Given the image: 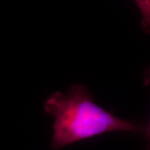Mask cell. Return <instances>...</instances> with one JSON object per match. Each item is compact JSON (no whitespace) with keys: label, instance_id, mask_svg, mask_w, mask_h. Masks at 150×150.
Masks as SVG:
<instances>
[{"label":"cell","instance_id":"2","mask_svg":"<svg viewBox=\"0 0 150 150\" xmlns=\"http://www.w3.org/2000/svg\"><path fill=\"white\" fill-rule=\"evenodd\" d=\"M142 16V27L150 34V0H134Z\"/></svg>","mask_w":150,"mask_h":150},{"label":"cell","instance_id":"3","mask_svg":"<svg viewBox=\"0 0 150 150\" xmlns=\"http://www.w3.org/2000/svg\"><path fill=\"white\" fill-rule=\"evenodd\" d=\"M144 84L146 86L150 85V66L147 67L144 74ZM143 134L145 136L148 142L147 150H150V120L148 125L145 127V131Z\"/></svg>","mask_w":150,"mask_h":150},{"label":"cell","instance_id":"1","mask_svg":"<svg viewBox=\"0 0 150 150\" xmlns=\"http://www.w3.org/2000/svg\"><path fill=\"white\" fill-rule=\"evenodd\" d=\"M44 109L54 118L53 150L112 131L142 134L145 131V126L120 119L97 105L81 84L72 85L66 93L52 94L45 102Z\"/></svg>","mask_w":150,"mask_h":150}]
</instances>
